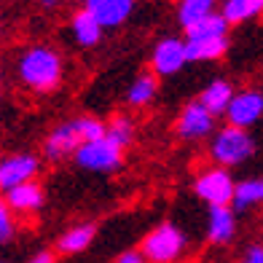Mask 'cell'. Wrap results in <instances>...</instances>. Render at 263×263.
Masks as SVG:
<instances>
[{"instance_id":"1","label":"cell","mask_w":263,"mask_h":263,"mask_svg":"<svg viewBox=\"0 0 263 263\" xmlns=\"http://www.w3.org/2000/svg\"><path fill=\"white\" fill-rule=\"evenodd\" d=\"M65 76L62 57L51 46H27L25 51L16 57V78L25 89L35 94H49L54 91Z\"/></svg>"},{"instance_id":"2","label":"cell","mask_w":263,"mask_h":263,"mask_svg":"<svg viewBox=\"0 0 263 263\" xmlns=\"http://www.w3.org/2000/svg\"><path fill=\"white\" fill-rule=\"evenodd\" d=\"M207 151H210V161L212 164L226 166V170H234V166L247 164L250 159L255 156L258 142H255L253 135H250V129H239V126L226 124V126H220L212 135Z\"/></svg>"},{"instance_id":"3","label":"cell","mask_w":263,"mask_h":263,"mask_svg":"<svg viewBox=\"0 0 263 263\" xmlns=\"http://www.w3.org/2000/svg\"><path fill=\"white\" fill-rule=\"evenodd\" d=\"M185 250H188V236L172 220L159 223L140 242V253L148 258V263H180Z\"/></svg>"},{"instance_id":"4","label":"cell","mask_w":263,"mask_h":263,"mask_svg":"<svg viewBox=\"0 0 263 263\" xmlns=\"http://www.w3.org/2000/svg\"><path fill=\"white\" fill-rule=\"evenodd\" d=\"M236 180L231 170L226 166H204L199 170L194 177V194L204 201L207 207H223V204H234V196H236Z\"/></svg>"},{"instance_id":"5","label":"cell","mask_w":263,"mask_h":263,"mask_svg":"<svg viewBox=\"0 0 263 263\" xmlns=\"http://www.w3.org/2000/svg\"><path fill=\"white\" fill-rule=\"evenodd\" d=\"M124 148H118L110 137L102 140H91L83 142V145L76 151V166L83 172H94V175H113L124 166Z\"/></svg>"},{"instance_id":"6","label":"cell","mask_w":263,"mask_h":263,"mask_svg":"<svg viewBox=\"0 0 263 263\" xmlns=\"http://www.w3.org/2000/svg\"><path fill=\"white\" fill-rule=\"evenodd\" d=\"M218 116H212L199 100H191L180 107V113L175 118V135L183 142H204L212 140L218 132Z\"/></svg>"},{"instance_id":"7","label":"cell","mask_w":263,"mask_h":263,"mask_svg":"<svg viewBox=\"0 0 263 263\" xmlns=\"http://www.w3.org/2000/svg\"><path fill=\"white\" fill-rule=\"evenodd\" d=\"M43 170V156L32 151H19V153H8L0 159V188L8 191L14 185L38 180V175Z\"/></svg>"},{"instance_id":"8","label":"cell","mask_w":263,"mask_h":263,"mask_svg":"<svg viewBox=\"0 0 263 263\" xmlns=\"http://www.w3.org/2000/svg\"><path fill=\"white\" fill-rule=\"evenodd\" d=\"M191 59H188L185 41L175 38V35H166V38L156 41L151 49V70L159 78H172L177 73H183V67Z\"/></svg>"},{"instance_id":"9","label":"cell","mask_w":263,"mask_h":263,"mask_svg":"<svg viewBox=\"0 0 263 263\" xmlns=\"http://www.w3.org/2000/svg\"><path fill=\"white\" fill-rule=\"evenodd\" d=\"M83 145V140L78 135V129L73 124V118L70 121H62L57 124L49 135L43 137V145H41V156L51 164H59V161H67L76 156V151Z\"/></svg>"},{"instance_id":"10","label":"cell","mask_w":263,"mask_h":263,"mask_svg":"<svg viewBox=\"0 0 263 263\" xmlns=\"http://www.w3.org/2000/svg\"><path fill=\"white\" fill-rule=\"evenodd\" d=\"M263 118V91L260 89H239L226 110V124L239 129H253Z\"/></svg>"},{"instance_id":"11","label":"cell","mask_w":263,"mask_h":263,"mask_svg":"<svg viewBox=\"0 0 263 263\" xmlns=\"http://www.w3.org/2000/svg\"><path fill=\"white\" fill-rule=\"evenodd\" d=\"M3 201L16 215H35L46 207V191L38 180H30V183H22V185L3 191Z\"/></svg>"},{"instance_id":"12","label":"cell","mask_w":263,"mask_h":263,"mask_svg":"<svg viewBox=\"0 0 263 263\" xmlns=\"http://www.w3.org/2000/svg\"><path fill=\"white\" fill-rule=\"evenodd\" d=\"M207 242L210 245H231L236 236V210L231 204L223 207H207Z\"/></svg>"},{"instance_id":"13","label":"cell","mask_w":263,"mask_h":263,"mask_svg":"<svg viewBox=\"0 0 263 263\" xmlns=\"http://www.w3.org/2000/svg\"><path fill=\"white\" fill-rule=\"evenodd\" d=\"M94 236H97V223H89V220L73 223L70 229H65L62 234H59L54 250L59 255H81L91 247Z\"/></svg>"},{"instance_id":"14","label":"cell","mask_w":263,"mask_h":263,"mask_svg":"<svg viewBox=\"0 0 263 263\" xmlns=\"http://www.w3.org/2000/svg\"><path fill=\"white\" fill-rule=\"evenodd\" d=\"M86 6L94 16L100 19L105 30H116L132 16L135 11V0H86Z\"/></svg>"},{"instance_id":"15","label":"cell","mask_w":263,"mask_h":263,"mask_svg":"<svg viewBox=\"0 0 263 263\" xmlns=\"http://www.w3.org/2000/svg\"><path fill=\"white\" fill-rule=\"evenodd\" d=\"M102 32H105V27L100 25V19L94 16L86 6L78 8L76 14L70 16V35H73V41L81 49H94V46L102 41Z\"/></svg>"},{"instance_id":"16","label":"cell","mask_w":263,"mask_h":263,"mask_svg":"<svg viewBox=\"0 0 263 263\" xmlns=\"http://www.w3.org/2000/svg\"><path fill=\"white\" fill-rule=\"evenodd\" d=\"M159 76L153 70H145L132 78V83L126 86V94H124V102L132 107V110H140V107H148L153 100L159 97Z\"/></svg>"},{"instance_id":"17","label":"cell","mask_w":263,"mask_h":263,"mask_svg":"<svg viewBox=\"0 0 263 263\" xmlns=\"http://www.w3.org/2000/svg\"><path fill=\"white\" fill-rule=\"evenodd\" d=\"M234 94H236V89H234L231 81L215 78V81H210L207 86L201 89V94H199L196 100L204 105L212 116H226V110H229V105L234 100Z\"/></svg>"},{"instance_id":"18","label":"cell","mask_w":263,"mask_h":263,"mask_svg":"<svg viewBox=\"0 0 263 263\" xmlns=\"http://www.w3.org/2000/svg\"><path fill=\"white\" fill-rule=\"evenodd\" d=\"M188 59L191 62H215L223 59L229 51V35L226 38H196V41H185Z\"/></svg>"},{"instance_id":"19","label":"cell","mask_w":263,"mask_h":263,"mask_svg":"<svg viewBox=\"0 0 263 263\" xmlns=\"http://www.w3.org/2000/svg\"><path fill=\"white\" fill-rule=\"evenodd\" d=\"M215 11H218V0H180L177 11H175V19L180 25V30L185 32L188 27H194L196 22L207 19Z\"/></svg>"},{"instance_id":"20","label":"cell","mask_w":263,"mask_h":263,"mask_svg":"<svg viewBox=\"0 0 263 263\" xmlns=\"http://www.w3.org/2000/svg\"><path fill=\"white\" fill-rule=\"evenodd\" d=\"M231 207L236 212H247V210L263 207V177H247V180H239Z\"/></svg>"},{"instance_id":"21","label":"cell","mask_w":263,"mask_h":263,"mask_svg":"<svg viewBox=\"0 0 263 263\" xmlns=\"http://www.w3.org/2000/svg\"><path fill=\"white\" fill-rule=\"evenodd\" d=\"M220 14L229 19V25H245L263 14V0H223Z\"/></svg>"},{"instance_id":"22","label":"cell","mask_w":263,"mask_h":263,"mask_svg":"<svg viewBox=\"0 0 263 263\" xmlns=\"http://www.w3.org/2000/svg\"><path fill=\"white\" fill-rule=\"evenodd\" d=\"M229 19H226L220 11H215V14H210L207 19L196 22L194 27L185 30V41H196V38H226L229 35Z\"/></svg>"},{"instance_id":"23","label":"cell","mask_w":263,"mask_h":263,"mask_svg":"<svg viewBox=\"0 0 263 263\" xmlns=\"http://www.w3.org/2000/svg\"><path fill=\"white\" fill-rule=\"evenodd\" d=\"M135 135H137V126L132 121V116L126 113H116L110 121H107V137H110L118 148H129L135 142Z\"/></svg>"},{"instance_id":"24","label":"cell","mask_w":263,"mask_h":263,"mask_svg":"<svg viewBox=\"0 0 263 263\" xmlns=\"http://www.w3.org/2000/svg\"><path fill=\"white\" fill-rule=\"evenodd\" d=\"M73 124H76V129H78V135H81L83 142L107 137V124L100 121V118H94V116H78V118H73Z\"/></svg>"},{"instance_id":"25","label":"cell","mask_w":263,"mask_h":263,"mask_svg":"<svg viewBox=\"0 0 263 263\" xmlns=\"http://www.w3.org/2000/svg\"><path fill=\"white\" fill-rule=\"evenodd\" d=\"M14 236H16V212L3 201L0 204V242L8 245Z\"/></svg>"},{"instance_id":"26","label":"cell","mask_w":263,"mask_h":263,"mask_svg":"<svg viewBox=\"0 0 263 263\" xmlns=\"http://www.w3.org/2000/svg\"><path fill=\"white\" fill-rule=\"evenodd\" d=\"M239 263H263V242H253L239 255Z\"/></svg>"},{"instance_id":"27","label":"cell","mask_w":263,"mask_h":263,"mask_svg":"<svg viewBox=\"0 0 263 263\" xmlns=\"http://www.w3.org/2000/svg\"><path fill=\"white\" fill-rule=\"evenodd\" d=\"M113 263H148V258L140 253V247L137 250H124L121 255H118Z\"/></svg>"},{"instance_id":"28","label":"cell","mask_w":263,"mask_h":263,"mask_svg":"<svg viewBox=\"0 0 263 263\" xmlns=\"http://www.w3.org/2000/svg\"><path fill=\"white\" fill-rule=\"evenodd\" d=\"M57 250H38L27 258V263H57Z\"/></svg>"},{"instance_id":"29","label":"cell","mask_w":263,"mask_h":263,"mask_svg":"<svg viewBox=\"0 0 263 263\" xmlns=\"http://www.w3.org/2000/svg\"><path fill=\"white\" fill-rule=\"evenodd\" d=\"M59 3H62V0H41V6H43L46 11H51V8H59Z\"/></svg>"},{"instance_id":"30","label":"cell","mask_w":263,"mask_h":263,"mask_svg":"<svg viewBox=\"0 0 263 263\" xmlns=\"http://www.w3.org/2000/svg\"><path fill=\"white\" fill-rule=\"evenodd\" d=\"M0 263H8V260H0Z\"/></svg>"},{"instance_id":"31","label":"cell","mask_w":263,"mask_h":263,"mask_svg":"<svg viewBox=\"0 0 263 263\" xmlns=\"http://www.w3.org/2000/svg\"><path fill=\"white\" fill-rule=\"evenodd\" d=\"M81 3H86V0H81Z\"/></svg>"}]
</instances>
